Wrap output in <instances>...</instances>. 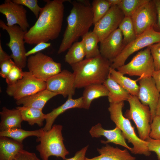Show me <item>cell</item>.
<instances>
[{
    "mask_svg": "<svg viewBox=\"0 0 160 160\" xmlns=\"http://www.w3.org/2000/svg\"><path fill=\"white\" fill-rule=\"evenodd\" d=\"M65 0H46L34 24L25 33V43L37 44L57 38L61 32Z\"/></svg>",
    "mask_w": 160,
    "mask_h": 160,
    "instance_id": "1",
    "label": "cell"
},
{
    "mask_svg": "<svg viewBox=\"0 0 160 160\" xmlns=\"http://www.w3.org/2000/svg\"><path fill=\"white\" fill-rule=\"evenodd\" d=\"M67 18V26L57 53L65 52L80 37L89 32L93 23V13L89 1H73Z\"/></svg>",
    "mask_w": 160,
    "mask_h": 160,
    "instance_id": "2",
    "label": "cell"
},
{
    "mask_svg": "<svg viewBox=\"0 0 160 160\" xmlns=\"http://www.w3.org/2000/svg\"><path fill=\"white\" fill-rule=\"evenodd\" d=\"M112 62L100 55L71 65L76 88L103 84L110 74Z\"/></svg>",
    "mask_w": 160,
    "mask_h": 160,
    "instance_id": "3",
    "label": "cell"
},
{
    "mask_svg": "<svg viewBox=\"0 0 160 160\" xmlns=\"http://www.w3.org/2000/svg\"><path fill=\"white\" fill-rule=\"evenodd\" d=\"M124 105V102L110 103L108 110L111 119L116 126L120 129L125 139L133 145L132 153L149 156L151 152L149 150L147 142L137 136L129 120L123 115L122 109Z\"/></svg>",
    "mask_w": 160,
    "mask_h": 160,
    "instance_id": "4",
    "label": "cell"
},
{
    "mask_svg": "<svg viewBox=\"0 0 160 160\" xmlns=\"http://www.w3.org/2000/svg\"><path fill=\"white\" fill-rule=\"evenodd\" d=\"M63 128L61 125L54 124L50 130L44 131L41 136L37 139L40 143L36 146V150L42 160H48L51 156L66 159V156L69 153L63 143Z\"/></svg>",
    "mask_w": 160,
    "mask_h": 160,
    "instance_id": "5",
    "label": "cell"
},
{
    "mask_svg": "<svg viewBox=\"0 0 160 160\" xmlns=\"http://www.w3.org/2000/svg\"><path fill=\"white\" fill-rule=\"evenodd\" d=\"M127 101L129 104V108L126 110L124 116L134 121L139 137L145 141L149 137L151 130V115L149 107L143 104L135 96L130 95Z\"/></svg>",
    "mask_w": 160,
    "mask_h": 160,
    "instance_id": "6",
    "label": "cell"
},
{
    "mask_svg": "<svg viewBox=\"0 0 160 160\" xmlns=\"http://www.w3.org/2000/svg\"><path fill=\"white\" fill-rule=\"evenodd\" d=\"M160 42V32L153 28L148 29L126 45L120 54L112 62L111 67L117 69L125 64L128 58L134 52Z\"/></svg>",
    "mask_w": 160,
    "mask_h": 160,
    "instance_id": "7",
    "label": "cell"
},
{
    "mask_svg": "<svg viewBox=\"0 0 160 160\" xmlns=\"http://www.w3.org/2000/svg\"><path fill=\"white\" fill-rule=\"evenodd\" d=\"M27 65L29 71L35 77L45 82L62 71L60 63L41 52L29 56Z\"/></svg>",
    "mask_w": 160,
    "mask_h": 160,
    "instance_id": "8",
    "label": "cell"
},
{
    "mask_svg": "<svg viewBox=\"0 0 160 160\" xmlns=\"http://www.w3.org/2000/svg\"><path fill=\"white\" fill-rule=\"evenodd\" d=\"M0 27L6 31L9 35L10 40L6 45L12 52L11 58L16 65L22 70L25 67L27 60L24 40L26 32L17 25L8 26L2 20H0Z\"/></svg>",
    "mask_w": 160,
    "mask_h": 160,
    "instance_id": "9",
    "label": "cell"
},
{
    "mask_svg": "<svg viewBox=\"0 0 160 160\" xmlns=\"http://www.w3.org/2000/svg\"><path fill=\"white\" fill-rule=\"evenodd\" d=\"M116 70L124 75L137 76L141 78L152 77L155 70L149 47L139 52L129 63Z\"/></svg>",
    "mask_w": 160,
    "mask_h": 160,
    "instance_id": "10",
    "label": "cell"
},
{
    "mask_svg": "<svg viewBox=\"0 0 160 160\" xmlns=\"http://www.w3.org/2000/svg\"><path fill=\"white\" fill-rule=\"evenodd\" d=\"M46 89V82L37 79L29 71H23V78L15 84L8 85L6 92L17 100Z\"/></svg>",
    "mask_w": 160,
    "mask_h": 160,
    "instance_id": "11",
    "label": "cell"
},
{
    "mask_svg": "<svg viewBox=\"0 0 160 160\" xmlns=\"http://www.w3.org/2000/svg\"><path fill=\"white\" fill-rule=\"evenodd\" d=\"M137 36L151 28H155L157 13L153 0H148L135 11L131 17Z\"/></svg>",
    "mask_w": 160,
    "mask_h": 160,
    "instance_id": "12",
    "label": "cell"
},
{
    "mask_svg": "<svg viewBox=\"0 0 160 160\" xmlns=\"http://www.w3.org/2000/svg\"><path fill=\"white\" fill-rule=\"evenodd\" d=\"M124 17L118 6H111L106 14L94 25L92 31L97 36L99 42L118 29Z\"/></svg>",
    "mask_w": 160,
    "mask_h": 160,
    "instance_id": "13",
    "label": "cell"
},
{
    "mask_svg": "<svg viewBox=\"0 0 160 160\" xmlns=\"http://www.w3.org/2000/svg\"><path fill=\"white\" fill-rule=\"evenodd\" d=\"M46 89L62 95L64 97H72L75 94V77L73 73L63 70L51 77L46 82Z\"/></svg>",
    "mask_w": 160,
    "mask_h": 160,
    "instance_id": "14",
    "label": "cell"
},
{
    "mask_svg": "<svg viewBox=\"0 0 160 160\" xmlns=\"http://www.w3.org/2000/svg\"><path fill=\"white\" fill-rule=\"evenodd\" d=\"M139 81V89L137 97L143 104L149 107L151 115V123L155 116L160 92L152 77H140Z\"/></svg>",
    "mask_w": 160,
    "mask_h": 160,
    "instance_id": "15",
    "label": "cell"
},
{
    "mask_svg": "<svg viewBox=\"0 0 160 160\" xmlns=\"http://www.w3.org/2000/svg\"><path fill=\"white\" fill-rule=\"evenodd\" d=\"M0 12L5 16L7 25L11 26L17 24L24 31H28L29 25L27 18V10L23 6L12 0H6L0 5Z\"/></svg>",
    "mask_w": 160,
    "mask_h": 160,
    "instance_id": "16",
    "label": "cell"
},
{
    "mask_svg": "<svg viewBox=\"0 0 160 160\" xmlns=\"http://www.w3.org/2000/svg\"><path fill=\"white\" fill-rule=\"evenodd\" d=\"M100 43V55L112 62L125 46L122 33L119 28Z\"/></svg>",
    "mask_w": 160,
    "mask_h": 160,
    "instance_id": "17",
    "label": "cell"
},
{
    "mask_svg": "<svg viewBox=\"0 0 160 160\" xmlns=\"http://www.w3.org/2000/svg\"><path fill=\"white\" fill-rule=\"evenodd\" d=\"M89 132L92 137L98 138L102 136L105 137L107 140H101L102 143L107 144L113 143L122 146L131 152L132 150V148L129 146L127 143L121 131L116 126L113 129L107 130L103 129L101 124L98 123L92 127Z\"/></svg>",
    "mask_w": 160,
    "mask_h": 160,
    "instance_id": "18",
    "label": "cell"
},
{
    "mask_svg": "<svg viewBox=\"0 0 160 160\" xmlns=\"http://www.w3.org/2000/svg\"><path fill=\"white\" fill-rule=\"evenodd\" d=\"M83 108L82 97L76 99L68 97L66 101L58 107L54 108L50 113L45 114V124L42 128L44 131L50 130L55 120L60 114L67 110L73 108Z\"/></svg>",
    "mask_w": 160,
    "mask_h": 160,
    "instance_id": "19",
    "label": "cell"
},
{
    "mask_svg": "<svg viewBox=\"0 0 160 160\" xmlns=\"http://www.w3.org/2000/svg\"><path fill=\"white\" fill-rule=\"evenodd\" d=\"M100 155L92 158L85 157V160H135L127 149L122 150L106 144L105 146L97 148Z\"/></svg>",
    "mask_w": 160,
    "mask_h": 160,
    "instance_id": "20",
    "label": "cell"
},
{
    "mask_svg": "<svg viewBox=\"0 0 160 160\" xmlns=\"http://www.w3.org/2000/svg\"><path fill=\"white\" fill-rule=\"evenodd\" d=\"M57 95L46 89L17 100L16 103L18 105H22L42 110L47 102Z\"/></svg>",
    "mask_w": 160,
    "mask_h": 160,
    "instance_id": "21",
    "label": "cell"
},
{
    "mask_svg": "<svg viewBox=\"0 0 160 160\" xmlns=\"http://www.w3.org/2000/svg\"><path fill=\"white\" fill-rule=\"evenodd\" d=\"M0 131L21 128V124L23 121L20 111L17 108L9 109L4 107L0 112Z\"/></svg>",
    "mask_w": 160,
    "mask_h": 160,
    "instance_id": "22",
    "label": "cell"
},
{
    "mask_svg": "<svg viewBox=\"0 0 160 160\" xmlns=\"http://www.w3.org/2000/svg\"><path fill=\"white\" fill-rule=\"evenodd\" d=\"M103 84L109 92L108 97L110 103L127 101L130 95L112 78L110 74Z\"/></svg>",
    "mask_w": 160,
    "mask_h": 160,
    "instance_id": "23",
    "label": "cell"
},
{
    "mask_svg": "<svg viewBox=\"0 0 160 160\" xmlns=\"http://www.w3.org/2000/svg\"><path fill=\"white\" fill-rule=\"evenodd\" d=\"M23 143L8 137H0V160H12L23 149Z\"/></svg>",
    "mask_w": 160,
    "mask_h": 160,
    "instance_id": "24",
    "label": "cell"
},
{
    "mask_svg": "<svg viewBox=\"0 0 160 160\" xmlns=\"http://www.w3.org/2000/svg\"><path fill=\"white\" fill-rule=\"evenodd\" d=\"M109 92L103 84H95L88 86L84 88L82 97L83 108L89 109L92 101L100 97L107 96Z\"/></svg>",
    "mask_w": 160,
    "mask_h": 160,
    "instance_id": "25",
    "label": "cell"
},
{
    "mask_svg": "<svg viewBox=\"0 0 160 160\" xmlns=\"http://www.w3.org/2000/svg\"><path fill=\"white\" fill-rule=\"evenodd\" d=\"M111 76L122 88L126 90L130 95L137 96L139 86L137 82L140 77L133 80L122 74L117 70L111 67L110 71Z\"/></svg>",
    "mask_w": 160,
    "mask_h": 160,
    "instance_id": "26",
    "label": "cell"
},
{
    "mask_svg": "<svg viewBox=\"0 0 160 160\" xmlns=\"http://www.w3.org/2000/svg\"><path fill=\"white\" fill-rule=\"evenodd\" d=\"M16 108L20 111L23 121L28 122L31 126L36 124L40 127L43 126L45 114L42 110L23 106H18Z\"/></svg>",
    "mask_w": 160,
    "mask_h": 160,
    "instance_id": "27",
    "label": "cell"
},
{
    "mask_svg": "<svg viewBox=\"0 0 160 160\" xmlns=\"http://www.w3.org/2000/svg\"><path fill=\"white\" fill-rule=\"evenodd\" d=\"M44 130L42 128L27 131L21 128L7 129L0 132V137H6L23 143L25 138L31 136H35L39 138L42 135Z\"/></svg>",
    "mask_w": 160,
    "mask_h": 160,
    "instance_id": "28",
    "label": "cell"
},
{
    "mask_svg": "<svg viewBox=\"0 0 160 160\" xmlns=\"http://www.w3.org/2000/svg\"><path fill=\"white\" fill-rule=\"evenodd\" d=\"M82 41L86 52V58L96 57L100 55L97 35L92 31H89L82 37Z\"/></svg>",
    "mask_w": 160,
    "mask_h": 160,
    "instance_id": "29",
    "label": "cell"
},
{
    "mask_svg": "<svg viewBox=\"0 0 160 160\" xmlns=\"http://www.w3.org/2000/svg\"><path fill=\"white\" fill-rule=\"evenodd\" d=\"M86 55L82 41H76L68 49L65 56V61L71 65L82 61Z\"/></svg>",
    "mask_w": 160,
    "mask_h": 160,
    "instance_id": "30",
    "label": "cell"
},
{
    "mask_svg": "<svg viewBox=\"0 0 160 160\" xmlns=\"http://www.w3.org/2000/svg\"><path fill=\"white\" fill-rule=\"evenodd\" d=\"M118 28L122 33L125 46L136 38L137 36L131 17H125Z\"/></svg>",
    "mask_w": 160,
    "mask_h": 160,
    "instance_id": "31",
    "label": "cell"
},
{
    "mask_svg": "<svg viewBox=\"0 0 160 160\" xmlns=\"http://www.w3.org/2000/svg\"><path fill=\"white\" fill-rule=\"evenodd\" d=\"M91 6L93 13V25L106 14L111 7L108 0H94Z\"/></svg>",
    "mask_w": 160,
    "mask_h": 160,
    "instance_id": "32",
    "label": "cell"
},
{
    "mask_svg": "<svg viewBox=\"0 0 160 160\" xmlns=\"http://www.w3.org/2000/svg\"><path fill=\"white\" fill-rule=\"evenodd\" d=\"M148 0H121L118 5L125 17H131L134 13Z\"/></svg>",
    "mask_w": 160,
    "mask_h": 160,
    "instance_id": "33",
    "label": "cell"
},
{
    "mask_svg": "<svg viewBox=\"0 0 160 160\" xmlns=\"http://www.w3.org/2000/svg\"><path fill=\"white\" fill-rule=\"evenodd\" d=\"M23 76V71L16 65L13 66L6 79L8 85H11L16 83Z\"/></svg>",
    "mask_w": 160,
    "mask_h": 160,
    "instance_id": "34",
    "label": "cell"
},
{
    "mask_svg": "<svg viewBox=\"0 0 160 160\" xmlns=\"http://www.w3.org/2000/svg\"><path fill=\"white\" fill-rule=\"evenodd\" d=\"M16 4L28 7L33 12L36 17L38 18L42 8L38 4L37 0H12Z\"/></svg>",
    "mask_w": 160,
    "mask_h": 160,
    "instance_id": "35",
    "label": "cell"
},
{
    "mask_svg": "<svg viewBox=\"0 0 160 160\" xmlns=\"http://www.w3.org/2000/svg\"><path fill=\"white\" fill-rule=\"evenodd\" d=\"M153 58L155 71L160 70V42L148 47Z\"/></svg>",
    "mask_w": 160,
    "mask_h": 160,
    "instance_id": "36",
    "label": "cell"
},
{
    "mask_svg": "<svg viewBox=\"0 0 160 160\" xmlns=\"http://www.w3.org/2000/svg\"><path fill=\"white\" fill-rule=\"evenodd\" d=\"M149 137L154 139H160V116L155 115L151 123Z\"/></svg>",
    "mask_w": 160,
    "mask_h": 160,
    "instance_id": "37",
    "label": "cell"
},
{
    "mask_svg": "<svg viewBox=\"0 0 160 160\" xmlns=\"http://www.w3.org/2000/svg\"><path fill=\"white\" fill-rule=\"evenodd\" d=\"M12 160H41L35 153L28 152L23 149L18 152Z\"/></svg>",
    "mask_w": 160,
    "mask_h": 160,
    "instance_id": "38",
    "label": "cell"
},
{
    "mask_svg": "<svg viewBox=\"0 0 160 160\" xmlns=\"http://www.w3.org/2000/svg\"><path fill=\"white\" fill-rule=\"evenodd\" d=\"M145 141L150 151H153L156 154L158 160H160V139H154L150 137Z\"/></svg>",
    "mask_w": 160,
    "mask_h": 160,
    "instance_id": "39",
    "label": "cell"
},
{
    "mask_svg": "<svg viewBox=\"0 0 160 160\" xmlns=\"http://www.w3.org/2000/svg\"><path fill=\"white\" fill-rule=\"evenodd\" d=\"M1 76L6 78L13 66L15 65L11 58L0 63Z\"/></svg>",
    "mask_w": 160,
    "mask_h": 160,
    "instance_id": "40",
    "label": "cell"
},
{
    "mask_svg": "<svg viewBox=\"0 0 160 160\" xmlns=\"http://www.w3.org/2000/svg\"><path fill=\"white\" fill-rule=\"evenodd\" d=\"M51 45V44L50 43L40 42L36 44L33 48L26 52V56L27 57L40 52L42 50L49 47Z\"/></svg>",
    "mask_w": 160,
    "mask_h": 160,
    "instance_id": "41",
    "label": "cell"
},
{
    "mask_svg": "<svg viewBox=\"0 0 160 160\" xmlns=\"http://www.w3.org/2000/svg\"><path fill=\"white\" fill-rule=\"evenodd\" d=\"M88 146L87 145L84 147L80 151H77L73 157L66 159L65 160H85L86 157L85 155Z\"/></svg>",
    "mask_w": 160,
    "mask_h": 160,
    "instance_id": "42",
    "label": "cell"
},
{
    "mask_svg": "<svg viewBox=\"0 0 160 160\" xmlns=\"http://www.w3.org/2000/svg\"><path fill=\"white\" fill-rule=\"evenodd\" d=\"M156 8L157 20L156 26L154 29L156 31L160 32V0H153Z\"/></svg>",
    "mask_w": 160,
    "mask_h": 160,
    "instance_id": "43",
    "label": "cell"
},
{
    "mask_svg": "<svg viewBox=\"0 0 160 160\" xmlns=\"http://www.w3.org/2000/svg\"><path fill=\"white\" fill-rule=\"evenodd\" d=\"M153 79L156 86L160 92V70L155 71L152 76Z\"/></svg>",
    "mask_w": 160,
    "mask_h": 160,
    "instance_id": "44",
    "label": "cell"
},
{
    "mask_svg": "<svg viewBox=\"0 0 160 160\" xmlns=\"http://www.w3.org/2000/svg\"><path fill=\"white\" fill-rule=\"evenodd\" d=\"M10 55H8L3 50L0 41V63L11 59Z\"/></svg>",
    "mask_w": 160,
    "mask_h": 160,
    "instance_id": "45",
    "label": "cell"
},
{
    "mask_svg": "<svg viewBox=\"0 0 160 160\" xmlns=\"http://www.w3.org/2000/svg\"><path fill=\"white\" fill-rule=\"evenodd\" d=\"M111 6H118L121 2V0H108Z\"/></svg>",
    "mask_w": 160,
    "mask_h": 160,
    "instance_id": "46",
    "label": "cell"
},
{
    "mask_svg": "<svg viewBox=\"0 0 160 160\" xmlns=\"http://www.w3.org/2000/svg\"><path fill=\"white\" fill-rule=\"evenodd\" d=\"M155 115L160 116V96L156 109Z\"/></svg>",
    "mask_w": 160,
    "mask_h": 160,
    "instance_id": "47",
    "label": "cell"
}]
</instances>
